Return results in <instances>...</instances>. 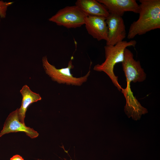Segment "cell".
I'll list each match as a JSON object with an SVG mask.
<instances>
[{"label":"cell","instance_id":"obj_1","mask_svg":"<svg viewBox=\"0 0 160 160\" xmlns=\"http://www.w3.org/2000/svg\"><path fill=\"white\" fill-rule=\"evenodd\" d=\"M138 19L130 25L127 36L129 39L160 28V0H140Z\"/></svg>","mask_w":160,"mask_h":160},{"label":"cell","instance_id":"obj_2","mask_svg":"<svg viewBox=\"0 0 160 160\" xmlns=\"http://www.w3.org/2000/svg\"><path fill=\"white\" fill-rule=\"evenodd\" d=\"M136 43V41L131 40L129 41H123L114 45H106L104 47L105 57V61L101 64L95 65L94 67V71H103L106 73L120 91L122 88L119 83L118 77L114 73V66L116 64L122 63L124 61L125 49L129 47H135Z\"/></svg>","mask_w":160,"mask_h":160},{"label":"cell","instance_id":"obj_3","mask_svg":"<svg viewBox=\"0 0 160 160\" xmlns=\"http://www.w3.org/2000/svg\"><path fill=\"white\" fill-rule=\"evenodd\" d=\"M69 61L67 67L61 69H57L51 64L48 61L46 56L42 58L43 68L46 73L52 79L58 83L65 84L67 85L80 86L87 80L90 73V67L89 71L85 76L80 77H75L71 73V69L74 68L72 60V57Z\"/></svg>","mask_w":160,"mask_h":160},{"label":"cell","instance_id":"obj_4","mask_svg":"<svg viewBox=\"0 0 160 160\" xmlns=\"http://www.w3.org/2000/svg\"><path fill=\"white\" fill-rule=\"evenodd\" d=\"M88 16L77 6H68L58 11L49 21L67 28H75L84 24Z\"/></svg>","mask_w":160,"mask_h":160},{"label":"cell","instance_id":"obj_5","mask_svg":"<svg viewBox=\"0 0 160 160\" xmlns=\"http://www.w3.org/2000/svg\"><path fill=\"white\" fill-rule=\"evenodd\" d=\"M122 64L127 83L141 82L145 79L146 74L140 61L134 60L133 53L127 48L124 50V59Z\"/></svg>","mask_w":160,"mask_h":160},{"label":"cell","instance_id":"obj_6","mask_svg":"<svg viewBox=\"0 0 160 160\" xmlns=\"http://www.w3.org/2000/svg\"><path fill=\"white\" fill-rule=\"evenodd\" d=\"M108 28L106 45H114L122 41L126 37L124 22L122 17L110 13L105 19Z\"/></svg>","mask_w":160,"mask_h":160},{"label":"cell","instance_id":"obj_7","mask_svg":"<svg viewBox=\"0 0 160 160\" xmlns=\"http://www.w3.org/2000/svg\"><path fill=\"white\" fill-rule=\"evenodd\" d=\"M18 109L11 113L6 119L2 130L0 132V137L4 135L11 132H22L25 133L31 138L37 137L39 134L33 128L26 126L25 123L20 121Z\"/></svg>","mask_w":160,"mask_h":160},{"label":"cell","instance_id":"obj_8","mask_svg":"<svg viewBox=\"0 0 160 160\" xmlns=\"http://www.w3.org/2000/svg\"><path fill=\"white\" fill-rule=\"evenodd\" d=\"M121 90L126 100L124 111L129 118L131 117L133 120L137 121L140 119L142 115L148 113L147 109L142 106L134 96L130 83H127L126 88H122Z\"/></svg>","mask_w":160,"mask_h":160},{"label":"cell","instance_id":"obj_9","mask_svg":"<svg viewBox=\"0 0 160 160\" xmlns=\"http://www.w3.org/2000/svg\"><path fill=\"white\" fill-rule=\"evenodd\" d=\"M110 14L122 17L127 12L139 14V5L135 0H97Z\"/></svg>","mask_w":160,"mask_h":160},{"label":"cell","instance_id":"obj_10","mask_svg":"<svg viewBox=\"0 0 160 160\" xmlns=\"http://www.w3.org/2000/svg\"><path fill=\"white\" fill-rule=\"evenodd\" d=\"M106 19L98 16H88L84 25L88 33L99 41H106L108 37V28Z\"/></svg>","mask_w":160,"mask_h":160},{"label":"cell","instance_id":"obj_11","mask_svg":"<svg viewBox=\"0 0 160 160\" xmlns=\"http://www.w3.org/2000/svg\"><path fill=\"white\" fill-rule=\"evenodd\" d=\"M75 4L88 16L106 19L110 14L105 6L97 0H78Z\"/></svg>","mask_w":160,"mask_h":160},{"label":"cell","instance_id":"obj_12","mask_svg":"<svg viewBox=\"0 0 160 160\" xmlns=\"http://www.w3.org/2000/svg\"><path fill=\"white\" fill-rule=\"evenodd\" d=\"M20 92L22 96L21 105L18 109V114L20 121L25 123V113L28 106L32 103L41 99L40 95L32 91L28 86H23Z\"/></svg>","mask_w":160,"mask_h":160},{"label":"cell","instance_id":"obj_13","mask_svg":"<svg viewBox=\"0 0 160 160\" xmlns=\"http://www.w3.org/2000/svg\"><path fill=\"white\" fill-rule=\"evenodd\" d=\"M13 3V2H4L0 1V16L1 18H5L8 7Z\"/></svg>","mask_w":160,"mask_h":160},{"label":"cell","instance_id":"obj_14","mask_svg":"<svg viewBox=\"0 0 160 160\" xmlns=\"http://www.w3.org/2000/svg\"><path fill=\"white\" fill-rule=\"evenodd\" d=\"M10 160H24L23 157L19 155H16L13 156L10 159Z\"/></svg>","mask_w":160,"mask_h":160},{"label":"cell","instance_id":"obj_15","mask_svg":"<svg viewBox=\"0 0 160 160\" xmlns=\"http://www.w3.org/2000/svg\"><path fill=\"white\" fill-rule=\"evenodd\" d=\"M64 160H67V159H64Z\"/></svg>","mask_w":160,"mask_h":160}]
</instances>
